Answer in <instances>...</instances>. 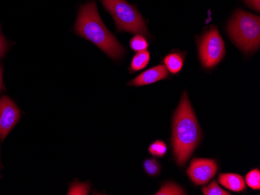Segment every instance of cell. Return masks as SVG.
<instances>
[{
  "label": "cell",
  "instance_id": "obj_8",
  "mask_svg": "<svg viewBox=\"0 0 260 195\" xmlns=\"http://www.w3.org/2000/svg\"><path fill=\"white\" fill-rule=\"evenodd\" d=\"M169 76V72L165 65H159L153 68H149L143 73L136 77L132 81L128 83V85L140 87V86L149 85L153 83L158 82Z\"/></svg>",
  "mask_w": 260,
  "mask_h": 195
},
{
  "label": "cell",
  "instance_id": "obj_17",
  "mask_svg": "<svg viewBox=\"0 0 260 195\" xmlns=\"http://www.w3.org/2000/svg\"><path fill=\"white\" fill-rule=\"evenodd\" d=\"M90 191V185L87 183H80V182H74L70 185L68 194L70 195H86Z\"/></svg>",
  "mask_w": 260,
  "mask_h": 195
},
{
  "label": "cell",
  "instance_id": "obj_7",
  "mask_svg": "<svg viewBox=\"0 0 260 195\" xmlns=\"http://www.w3.org/2000/svg\"><path fill=\"white\" fill-rule=\"evenodd\" d=\"M20 110L11 99H0V139L4 141L20 119Z\"/></svg>",
  "mask_w": 260,
  "mask_h": 195
},
{
  "label": "cell",
  "instance_id": "obj_18",
  "mask_svg": "<svg viewBox=\"0 0 260 195\" xmlns=\"http://www.w3.org/2000/svg\"><path fill=\"white\" fill-rule=\"evenodd\" d=\"M144 168L148 175L157 176L160 173V166L154 159H148L144 161Z\"/></svg>",
  "mask_w": 260,
  "mask_h": 195
},
{
  "label": "cell",
  "instance_id": "obj_5",
  "mask_svg": "<svg viewBox=\"0 0 260 195\" xmlns=\"http://www.w3.org/2000/svg\"><path fill=\"white\" fill-rule=\"evenodd\" d=\"M199 55L203 66L214 68L225 55V45L216 27L204 33L199 42Z\"/></svg>",
  "mask_w": 260,
  "mask_h": 195
},
{
  "label": "cell",
  "instance_id": "obj_1",
  "mask_svg": "<svg viewBox=\"0 0 260 195\" xmlns=\"http://www.w3.org/2000/svg\"><path fill=\"white\" fill-rule=\"evenodd\" d=\"M202 132L186 93H184L174 116L172 149L177 164L183 167L198 146Z\"/></svg>",
  "mask_w": 260,
  "mask_h": 195
},
{
  "label": "cell",
  "instance_id": "obj_3",
  "mask_svg": "<svg viewBox=\"0 0 260 195\" xmlns=\"http://www.w3.org/2000/svg\"><path fill=\"white\" fill-rule=\"evenodd\" d=\"M229 33L232 41L245 53L255 52L259 47V17L238 10L229 23Z\"/></svg>",
  "mask_w": 260,
  "mask_h": 195
},
{
  "label": "cell",
  "instance_id": "obj_14",
  "mask_svg": "<svg viewBox=\"0 0 260 195\" xmlns=\"http://www.w3.org/2000/svg\"><path fill=\"white\" fill-rule=\"evenodd\" d=\"M167 150V145L165 142L160 140L155 141L149 147V152L153 157H159V158L165 157Z\"/></svg>",
  "mask_w": 260,
  "mask_h": 195
},
{
  "label": "cell",
  "instance_id": "obj_20",
  "mask_svg": "<svg viewBox=\"0 0 260 195\" xmlns=\"http://www.w3.org/2000/svg\"><path fill=\"white\" fill-rule=\"evenodd\" d=\"M245 2L254 10L259 11L260 0H245Z\"/></svg>",
  "mask_w": 260,
  "mask_h": 195
},
{
  "label": "cell",
  "instance_id": "obj_16",
  "mask_svg": "<svg viewBox=\"0 0 260 195\" xmlns=\"http://www.w3.org/2000/svg\"><path fill=\"white\" fill-rule=\"evenodd\" d=\"M204 195H230L229 192L226 191L218 185L216 180L211 182L209 185L202 188Z\"/></svg>",
  "mask_w": 260,
  "mask_h": 195
},
{
  "label": "cell",
  "instance_id": "obj_13",
  "mask_svg": "<svg viewBox=\"0 0 260 195\" xmlns=\"http://www.w3.org/2000/svg\"><path fill=\"white\" fill-rule=\"evenodd\" d=\"M245 182L247 185L253 190L260 189V171L258 169L249 171L245 177Z\"/></svg>",
  "mask_w": 260,
  "mask_h": 195
},
{
  "label": "cell",
  "instance_id": "obj_2",
  "mask_svg": "<svg viewBox=\"0 0 260 195\" xmlns=\"http://www.w3.org/2000/svg\"><path fill=\"white\" fill-rule=\"evenodd\" d=\"M74 30L77 34L93 42L112 59L119 60L125 54V49L103 24L94 2L80 7Z\"/></svg>",
  "mask_w": 260,
  "mask_h": 195
},
{
  "label": "cell",
  "instance_id": "obj_4",
  "mask_svg": "<svg viewBox=\"0 0 260 195\" xmlns=\"http://www.w3.org/2000/svg\"><path fill=\"white\" fill-rule=\"evenodd\" d=\"M115 20L118 31H126L150 37L145 21L138 10L125 0H102Z\"/></svg>",
  "mask_w": 260,
  "mask_h": 195
},
{
  "label": "cell",
  "instance_id": "obj_10",
  "mask_svg": "<svg viewBox=\"0 0 260 195\" xmlns=\"http://www.w3.org/2000/svg\"><path fill=\"white\" fill-rule=\"evenodd\" d=\"M164 63L166 68L172 74H176L182 70L184 63V57L180 52H172L166 55L164 59Z\"/></svg>",
  "mask_w": 260,
  "mask_h": 195
},
{
  "label": "cell",
  "instance_id": "obj_15",
  "mask_svg": "<svg viewBox=\"0 0 260 195\" xmlns=\"http://www.w3.org/2000/svg\"><path fill=\"white\" fill-rule=\"evenodd\" d=\"M130 48L135 52H141L147 50L148 48V42L146 40L144 36L137 34L134 36L129 42Z\"/></svg>",
  "mask_w": 260,
  "mask_h": 195
},
{
  "label": "cell",
  "instance_id": "obj_12",
  "mask_svg": "<svg viewBox=\"0 0 260 195\" xmlns=\"http://www.w3.org/2000/svg\"><path fill=\"white\" fill-rule=\"evenodd\" d=\"M156 195H180L186 194L185 190L180 187L177 185L176 183L169 182L165 183L162 186L161 188L155 193Z\"/></svg>",
  "mask_w": 260,
  "mask_h": 195
},
{
  "label": "cell",
  "instance_id": "obj_6",
  "mask_svg": "<svg viewBox=\"0 0 260 195\" xmlns=\"http://www.w3.org/2000/svg\"><path fill=\"white\" fill-rule=\"evenodd\" d=\"M218 165L214 160L193 159L186 170L188 177L197 185L208 183L217 174Z\"/></svg>",
  "mask_w": 260,
  "mask_h": 195
},
{
  "label": "cell",
  "instance_id": "obj_9",
  "mask_svg": "<svg viewBox=\"0 0 260 195\" xmlns=\"http://www.w3.org/2000/svg\"><path fill=\"white\" fill-rule=\"evenodd\" d=\"M218 180L220 184L234 192H242L245 190V180L243 177L236 174H221Z\"/></svg>",
  "mask_w": 260,
  "mask_h": 195
},
{
  "label": "cell",
  "instance_id": "obj_11",
  "mask_svg": "<svg viewBox=\"0 0 260 195\" xmlns=\"http://www.w3.org/2000/svg\"><path fill=\"white\" fill-rule=\"evenodd\" d=\"M149 61H150V53L147 51L137 52L133 58L131 65H130V71L134 72L141 70L147 66Z\"/></svg>",
  "mask_w": 260,
  "mask_h": 195
},
{
  "label": "cell",
  "instance_id": "obj_21",
  "mask_svg": "<svg viewBox=\"0 0 260 195\" xmlns=\"http://www.w3.org/2000/svg\"><path fill=\"white\" fill-rule=\"evenodd\" d=\"M3 88V69L2 66L0 65V91Z\"/></svg>",
  "mask_w": 260,
  "mask_h": 195
},
{
  "label": "cell",
  "instance_id": "obj_19",
  "mask_svg": "<svg viewBox=\"0 0 260 195\" xmlns=\"http://www.w3.org/2000/svg\"><path fill=\"white\" fill-rule=\"evenodd\" d=\"M8 49V43L0 30V59L5 55Z\"/></svg>",
  "mask_w": 260,
  "mask_h": 195
}]
</instances>
